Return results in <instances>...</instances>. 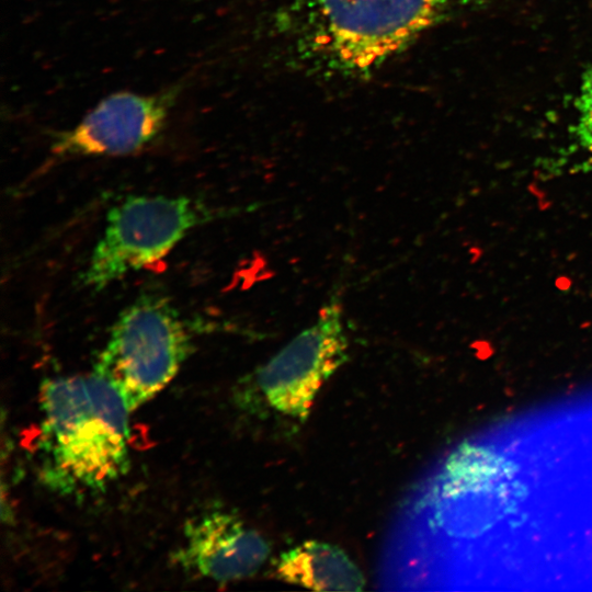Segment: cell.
<instances>
[{"mask_svg":"<svg viewBox=\"0 0 592 592\" xmlns=\"http://www.w3.org/2000/svg\"><path fill=\"white\" fill-rule=\"evenodd\" d=\"M37 454L44 483L61 494L102 492L129 466L125 402L101 376L45 379Z\"/></svg>","mask_w":592,"mask_h":592,"instance_id":"1","label":"cell"},{"mask_svg":"<svg viewBox=\"0 0 592 592\" xmlns=\"http://www.w3.org/2000/svg\"><path fill=\"white\" fill-rule=\"evenodd\" d=\"M447 0H305L299 45L328 68L368 73L439 22Z\"/></svg>","mask_w":592,"mask_h":592,"instance_id":"2","label":"cell"},{"mask_svg":"<svg viewBox=\"0 0 592 592\" xmlns=\"http://www.w3.org/2000/svg\"><path fill=\"white\" fill-rule=\"evenodd\" d=\"M228 213L184 195L128 196L107 212L80 284L101 291L160 261L193 229Z\"/></svg>","mask_w":592,"mask_h":592,"instance_id":"3","label":"cell"},{"mask_svg":"<svg viewBox=\"0 0 592 592\" xmlns=\"http://www.w3.org/2000/svg\"><path fill=\"white\" fill-rule=\"evenodd\" d=\"M191 346L173 305L163 296L146 294L121 312L93 372L118 392L130 412L172 380Z\"/></svg>","mask_w":592,"mask_h":592,"instance_id":"4","label":"cell"},{"mask_svg":"<svg viewBox=\"0 0 592 592\" xmlns=\"http://www.w3.org/2000/svg\"><path fill=\"white\" fill-rule=\"evenodd\" d=\"M348 337L339 301L332 298L304 329L255 373L267 403L305 420L320 387L346 360Z\"/></svg>","mask_w":592,"mask_h":592,"instance_id":"5","label":"cell"},{"mask_svg":"<svg viewBox=\"0 0 592 592\" xmlns=\"http://www.w3.org/2000/svg\"><path fill=\"white\" fill-rule=\"evenodd\" d=\"M182 88L177 83L152 93H112L75 126L56 134L52 152L57 157H99L139 151L163 132Z\"/></svg>","mask_w":592,"mask_h":592,"instance_id":"6","label":"cell"},{"mask_svg":"<svg viewBox=\"0 0 592 592\" xmlns=\"http://www.w3.org/2000/svg\"><path fill=\"white\" fill-rule=\"evenodd\" d=\"M269 553L261 534L236 514L215 510L186 522L173 559L190 574L224 583L254 574Z\"/></svg>","mask_w":592,"mask_h":592,"instance_id":"7","label":"cell"},{"mask_svg":"<svg viewBox=\"0 0 592 592\" xmlns=\"http://www.w3.org/2000/svg\"><path fill=\"white\" fill-rule=\"evenodd\" d=\"M280 579L317 591H361L365 579L339 547L309 540L284 553L276 567Z\"/></svg>","mask_w":592,"mask_h":592,"instance_id":"8","label":"cell"},{"mask_svg":"<svg viewBox=\"0 0 592 592\" xmlns=\"http://www.w3.org/2000/svg\"><path fill=\"white\" fill-rule=\"evenodd\" d=\"M576 136L592 161V64L583 72L576 100Z\"/></svg>","mask_w":592,"mask_h":592,"instance_id":"9","label":"cell"}]
</instances>
